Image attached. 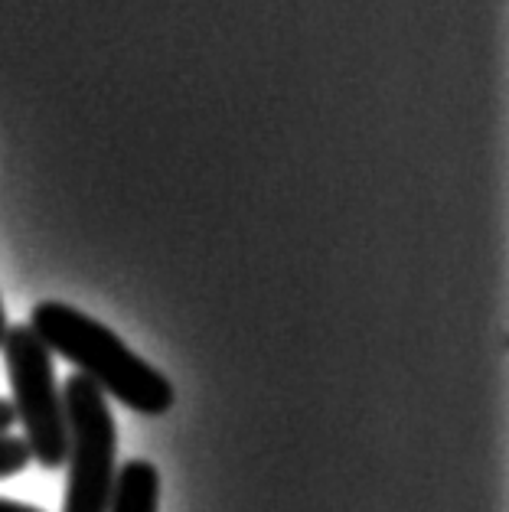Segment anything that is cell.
<instances>
[{"label": "cell", "mask_w": 509, "mask_h": 512, "mask_svg": "<svg viewBox=\"0 0 509 512\" xmlns=\"http://www.w3.org/2000/svg\"><path fill=\"white\" fill-rule=\"evenodd\" d=\"M27 327L36 333L49 353H59L79 369V376L95 382L105 395L118 398L138 415H164L173 405V385L144 362L138 353L118 340L105 323L92 320L82 310L43 301L33 307Z\"/></svg>", "instance_id": "obj_1"}, {"label": "cell", "mask_w": 509, "mask_h": 512, "mask_svg": "<svg viewBox=\"0 0 509 512\" xmlns=\"http://www.w3.org/2000/svg\"><path fill=\"white\" fill-rule=\"evenodd\" d=\"M30 447L17 434H0V480L14 477V473L27 470L30 464Z\"/></svg>", "instance_id": "obj_5"}, {"label": "cell", "mask_w": 509, "mask_h": 512, "mask_svg": "<svg viewBox=\"0 0 509 512\" xmlns=\"http://www.w3.org/2000/svg\"><path fill=\"white\" fill-rule=\"evenodd\" d=\"M4 336H7V310L4 301H0V346H4Z\"/></svg>", "instance_id": "obj_8"}, {"label": "cell", "mask_w": 509, "mask_h": 512, "mask_svg": "<svg viewBox=\"0 0 509 512\" xmlns=\"http://www.w3.org/2000/svg\"><path fill=\"white\" fill-rule=\"evenodd\" d=\"M14 408H10L7 398H0V434H7V428H14Z\"/></svg>", "instance_id": "obj_6"}, {"label": "cell", "mask_w": 509, "mask_h": 512, "mask_svg": "<svg viewBox=\"0 0 509 512\" xmlns=\"http://www.w3.org/2000/svg\"><path fill=\"white\" fill-rule=\"evenodd\" d=\"M0 349H4L10 389H14L10 408L23 424V441L30 447V457L43 470H56L69 457V421L56 385L53 353L23 323L7 327Z\"/></svg>", "instance_id": "obj_2"}, {"label": "cell", "mask_w": 509, "mask_h": 512, "mask_svg": "<svg viewBox=\"0 0 509 512\" xmlns=\"http://www.w3.org/2000/svg\"><path fill=\"white\" fill-rule=\"evenodd\" d=\"M160 503V477L157 467L147 460H128L111 490L108 512H157Z\"/></svg>", "instance_id": "obj_4"}, {"label": "cell", "mask_w": 509, "mask_h": 512, "mask_svg": "<svg viewBox=\"0 0 509 512\" xmlns=\"http://www.w3.org/2000/svg\"><path fill=\"white\" fill-rule=\"evenodd\" d=\"M0 512H43L30 503H17V499H0Z\"/></svg>", "instance_id": "obj_7"}, {"label": "cell", "mask_w": 509, "mask_h": 512, "mask_svg": "<svg viewBox=\"0 0 509 512\" xmlns=\"http://www.w3.org/2000/svg\"><path fill=\"white\" fill-rule=\"evenodd\" d=\"M62 405L69 421V483L62 512H108L115 490L118 431L105 392L85 376L62 385Z\"/></svg>", "instance_id": "obj_3"}]
</instances>
